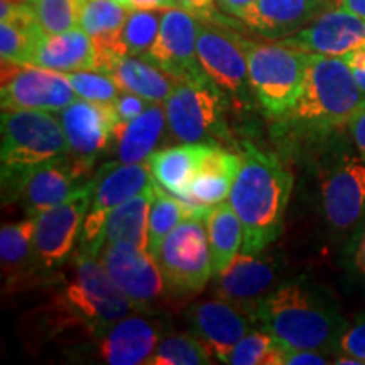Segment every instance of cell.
<instances>
[{"instance_id":"cell-1","label":"cell","mask_w":365,"mask_h":365,"mask_svg":"<svg viewBox=\"0 0 365 365\" xmlns=\"http://www.w3.org/2000/svg\"><path fill=\"white\" fill-rule=\"evenodd\" d=\"M240 156V170L228 202L244 230L240 252L259 254L279 239L293 190V175L276 156L250 143L244 144Z\"/></svg>"},{"instance_id":"cell-2","label":"cell","mask_w":365,"mask_h":365,"mask_svg":"<svg viewBox=\"0 0 365 365\" xmlns=\"http://www.w3.org/2000/svg\"><path fill=\"white\" fill-rule=\"evenodd\" d=\"M255 319L284 345L336 355L346 327L330 296L309 281H286L259 303Z\"/></svg>"},{"instance_id":"cell-3","label":"cell","mask_w":365,"mask_h":365,"mask_svg":"<svg viewBox=\"0 0 365 365\" xmlns=\"http://www.w3.org/2000/svg\"><path fill=\"white\" fill-rule=\"evenodd\" d=\"M365 103L354 71L344 58L313 54L299 97L279 118L287 135L319 139L349 127L350 118Z\"/></svg>"},{"instance_id":"cell-4","label":"cell","mask_w":365,"mask_h":365,"mask_svg":"<svg viewBox=\"0 0 365 365\" xmlns=\"http://www.w3.org/2000/svg\"><path fill=\"white\" fill-rule=\"evenodd\" d=\"M0 175L4 202L19 200L27 176L51 159L68 154L61 120L44 110H2Z\"/></svg>"},{"instance_id":"cell-5","label":"cell","mask_w":365,"mask_h":365,"mask_svg":"<svg viewBox=\"0 0 365 365\" xmlns=\"http://www.w3.org/2000/svg\"><path fill=\"white\" fill-rule=\"evenodd\" d=\"M313 53L284 43L255 44L247 51L249 80L255 100L269 117L279 118L293 107L303 88Z\"/></svg>"},{"instance_id":"cell-6","label":"cell","mask_w":365,"mask_h":365,"mask_svg":"<svg viewBox=\"0 0 365 365\" xmlns=\"http://www.w3.org/2000/svg\"><path fill=\"white\" fill-rule=\"evenodd\" d=\"M63 303L73 318L97 336L135 312L134 304L112 281L102 261L81 252L73 255V277L63 291Z\"/></svg>"},{"instance_id":"cell-7","label":"cell","mask_w":365,"mask_h":365,"mask_svg":"<svg viewBox=\"0 0 365 365\" xmlns=\"http://www.w3.org/2000/svg\"><path fill=\"white\" fill-rule=\"evenodd\" d=\"M225 91L210 76L181 81L164 103L175 139L186 144L220 145L227 135Z\"/></svg>"},{"instance_id":"cell-8","label":"cell","mask_w":365,"mask_h":365,"mask_svg":"<svg viewBox=\"0 0 365 365\" xmlns=\"http://www.w3.org/2000/svg\"><path fill=\"white\" fill-rule=\"evenodd\" d=\"M154 259L171 294L182 298L203 291L213 272L207 227L202 218L182 220L164 239Z\"/></svg>"},{"instance_id":"cell-9","label":"cell","mask_w":365,"mask_h":365,"mask_svg":"<svg viewBox=\"0 0 365 365\" xmlns=\"http://www.w3.org/2000/svg\"><path fill=\"white\" fill-rule=\"evenodd\" d=\"M148 163L122 164L112 161L93 176L90 207L81 225L76 252L98 257L105 244V225L108 215L127 200L153 185Z\"/></svg>"},{"instance_id":"cell-10","label":"cell","mask_w":365,"mask_h":365,"mask_svg":"<svg viewBox=\"0 0 365 365\" xmlns=\"http://www.w3.org/2000/svg\"><path fill=\"white\" fill-rule=\"evenodd\" d=\"M322 212L336 234L354 232L365 218V159L341 149L322 171Z\"/></svg>"},{"instance_id":"cell-11","label":"cell","mask_w":365,"mask_h":365,"mask_svg":"<svg viewBox=\"0 0 365 365\" xmlns=\"http://www.w3.org/2000/svg\"><path fill=\"white\" fill-rule=\"evenodd\" d=\"M2 110L63 112L75 102L66 73L34 65L2 63Z\"/></svg>"},{"instance_id":"cell-12","label":"cell","mask_w":365,"mask_h":365,"mask_svg":"<svg viewBox=\"0 0 365 365\" xmlns=\"http://www.w3.org/2000/svg\"><path fill=\"white\" fill-rule=\"evenodd\" d=\"M250 41L234 31L213 24H200L196 54L203 71L225 93L239 100H249L252 88L249 80Z\"/></svg>"},{"instance_id":"cell-13","label":"cell","mask_w":365,"mask_h":365,"mask_svg":"<svg viewBox=\"0 0 365 365\" xmlns=\"http://www.w3.org/2000/svg\"><path fill=\"white\" fill-rule=\"evenodd\" d=\"M98 259L139 313H153L166 284L154 255L127 242L105 244Z\"/></svg>"},{"instance_id":"cell-14","label":"cell","mask_w":365,"mask_h":365,"mask_svg":"<svg viewBox=\"0 0 365 365\" xmlns=\"http://www.w3.org/2000/svg\"><path fill=\"white\" fill-rule=\"evenodd\" d=\"M91 190L93 178L70 200L36 215V262L44 271L65 264L73 249L78 245L81 225L90 207Z\"/></svg>"},{"instance_id":"cell-15","label":"cell","mask_w":365,"mask_h":365,"mask_svg":"<svg viewBox=\"0 0 365 365\" xmlns=\"http://www.w3.org/2000/svg\"><path fill=\"white\" fill-rule=\"evenodd\" d=\"M200 22L181 7H171L161 14L158 38L144 59L171 73L181 81L200 80L208 76L196 54Z\"/></svg>"},{"instance_id":"cell-16","label":"cell","mask_w":365,"mask_h":365,"mask_svg":"<svg viewBox=\"0 0 365 365\" xmlns=\"http://www.w3.org/2000/svg\"><path fill=\"white\" fill-rule=\"evenodd\" d=\"M186 322L190 333L207 346L212 357L225 362L232 349L247 335L257 319L235 303L217 298L190 307Z\"/></svg>"},{"instance_id":"cell-17","label":"cell","mask_w":365,"mask_h":365,"mask_svg":"<svg viewBox=\"0 0 365 365\" xmlns=\"http://www.w3.org/2000/svg\"><path fill=\"white\" fill-rule=\"evenodd\" d=\"M90 168L70 154L51 159L27 176L19 193L26 217H36L75 196L88 185Z\"/></svg>"},{"instance_id":"cell-18","label":"cell","mask_w":365,"mask_h":365,"mask_svg":"<svg viewBox=\"0 0 365 365\" xmlns=\"http://www.w3.org/2000/svg\"><path fill=\"white\" fill-rule=\"evenodd\" d=\"M281 43L307 53L345 58L365 49V19L344 7L328 9L312 24L281 39Z\"/></svg>"},{"instance_id":"cell-19","label":"cell","mask_w":365,"mask_h":365,"mask_svg":"<svg viewBox=\"0 0 365 365\" xmlns=\"http://www.w3.org/2000/svg\"><path fill=\"white\" fill-rule=\"evenodd\" d=\"M63 130L68 140V154L85 166H93L95 159L112 140L117 124L112 105L76 98L61 112Z\"/></svg>"},{"instance_id":"cell-20","label":"cell","mask_w":365,"mask_h":365,"mask_svg":"<svg viewBox=\"0 0 365 365\" xmlns=\"http://www.w3.org/2000/svg\"><path fill=\"white\" fill-rule=\"evenodd\" d=\"M213 149L212 144H181L175 148H166L158 150L148 161L149 171L154 181L163 186L168 193L181 200L190 210L191 218H202L207 220L210 205L196 202L188 193L190 182L193 180L195 173L198 171L200 164L208 156Z\"/></svg>"},{"instance_id":"cell-21","label":"cell","mask_w":365,"mask_h":365,"mask_svg":"<svg viewBox=\"0 0 365 365\" xmlns=\"http://www.w3.org/2000/svg\"><path fill=\"white\" fill-rule=\"evenodd\" d=\"M161 341V325L149 313L129 314L98 336L100 360L110 365L149 364Z\"/></svg>"},{"instance_id":"cell-22","label":"cell","mask_w":365,"mask_h":365,"mask_svg":"<svg viewBox=\"0 0 365 365\" xmlns=\"http://www.w3.org/2000/svg\"><path fill=\"white\" fill-rule=\"evenodd\" d=\"M276 264L271 257H264L262 252H240L234 262L217 276V296L247 309L255 317L259 303L276 287Z\"/></svg>"},{"instance_id":"cell-23","label":"cell","mask_w":365,"mask_h":365,"mask_svg":"<svg viewBox=\"0 0 365 365\" xmlns=\"http://www.w3.org/2000/svg\"><path fill=\"white\" fill-rule=\"evenodd\" d=\"M331 9V0H255L237 19L266 39H284Z\"/></svg>"},{"instance_id":"cell-24","label":"cell","mask_w":365,"mask_h":365,"mask_svg":"<svg viewBox=\"0 0 365 365\" xmlns=\"http://www.w3.org/2000/svg\"><path fill=\"white\" fill-rule=\"evenodd\" d=\"M95 70L108 73L122 91L139 95L150 103L166 102L181 83L180 78L164 71L154 63L144 58L129 56V54H117V56L103 59Z\"/></svg>"},{"instance_id":"cell-25","label":"cell","mask_w":365,"mask_h":365,"mask_svg":"<svg viewBox=\"0 0 365 365\" xmlns=\"http://www.w3.org/2000/svg\"><path fill=\"white\" fill-rule=\"evenodd\" d=\"M31 65L59 73L97 68V48L81 27L61 34L43 33L36 44Z\"/></svg>"},{"instance_id":"cell-26","label":"cell","mask_w":365,"mask_h":365,"mask_svg":"<svg viewBox=\"0 0 365 365\" xmlns=\"http://www.w3.org/2000/svg\"><path fill=\"white\" fill-rule=\"evenodd\" d=\"M166 120V108L150 103L130 122H117L112 132L115 143V161L122 164L145 163L161 140Z\"/></svg>"},{"instance_id":"cell-27","label":"cell","mask_w":365,"mask_h":365,"mask_svg":"<svg viewBox=\"0 0 365 365\" xmlns=\"http://www.w3.org/2000/svg\"><path fill=\"white\" fill-rule=\"evenodd\" d=\"M127 9L115 0H85L80 27L93 39L97 48V65L103 59L124 54L120 34L129 17Z\"/></svg>"},{"instance_id":"cell-28","label":"cell","mask_w":365,"mask_h":365,"mask_svg":"<svg viewBox=\"0 0 365 365\" xmlns=\"http://www.w3.org/2000/svg\"><path fill=\"white\" fill-rule=\"evenodd\" d=\"M242 156L213 145L190 182L188 193L196 202L213 205L225 202L240 170Z\"/></svg>"},{"instance_id":"cell-29","label":"cell","mask_w":365,"mask_h":365,"mask_svg":"<svg viewBox=\"0 0 365 365\" xmlns=\"http://www.w3.org/2000/svg\"><path fill=\"white\" fill-rule=\"evenodd\" d=\"M156 195V181L127 200L108 215L105 244L127 242L139 249L149 247V210ZM103 244V245H105Z\"/></svg>"},{"instance_id":"cell-30","label":"cell","mask_w":365,"mask_h":365,"mask_svg":"<svg viewBox=\"0 0 365 365\" xmlns=\"http://www.w3.org/2000/svg\"><path fill=\"white\" fill-rule=\"evenodd\" d=\"M205 227H207L210 257H212V272L213 277H217L239 255L244 244V230L230 202L213 205L205 220Z\"/></svg>"},{"instance_id":"cell-31","label":"cell","mask_w":365,"mask_h":365,"mask_svg":"<svg viewBox=\"0 0 365 365\" xmlns=\"http://www.w3.org/2000/svg\"><path fill=\"white\" fill-rule=\"evenodd\" d=\"M36 217H27L24 222L4 225L0 230V261L2 271L9 277H22L36 264L34 252Z\"/></svg>"},{"instance_id":"cell-32","label":"cell","mask_w":365,"mask_h":365,"mask_svg":"<svg viewBox=\"0 0 365 365\" xmlns=\"http://www.w3.org/2000/svg\"><path fill=\"white\" fill-rule=\"evenodd\" d=\"M186 218H191L188 207L156 182V195L149 210V252L156 254L164 239Z\"/></svg>"},{"instance_id":"cell-33","label":"cell","mask_w":365,"mask_h":365,"mask_svg":"<svg viewBox=\"0 0 365 365\" xmlns=\"http://www.w3.org/2000/svg\"><path fill=\"white\" fill-rule=\"evenodd\" d=\"M232 365H284V344L266 330L249 331L225 359Z\"/></svg>"},{"instance_id":"cell-34","label":"cell","mask_w":365,"mask_h":365,"mask_svg":"<svg viewBox=\"0 0 365 365\" xmlns=\"http://www.w3.org/2000/svg\"><path fill=\"white\" fill-rule=\"evenodd\" d=\"M212 362V354L193 333L164 336L149 365H203Z\"/></svg>"},{"instance_id":"cell-35","label":"cell","mask_w":365,"mask_h":365,"mask_svg":"<svg viewBox=\"0 0 365 365\" xmlns=\"http://www.w3.org/2000/svg\"><path fill=\"white\" fill-rule=\"evenodd\" d=\"M85 0H27L46 34H61L80 27Z\"/></svg>"},{"instance_id":"cell-36","label":"cell","mask_w":365,"mask_h":365,"mask_svg":"<svg viewBox=\"0 0 365 365\" xmlns=\"http://www.w3.org/2000/svg\"><path fill=\"white\" fill-rule=\"evenodd\" d=\"M159 27L161 16L156 11H130L120 34L124 54L144 56L156 41Z\"/></svg>"},{"instance_id":"cell-37","label":"cell","mask_w":365,"mask_h":365,"mask_svg":"<svg viewBox=\"0 0 365 365\" xmlns=\"http://www.w3.org/2000/svg\"><path fill=\"white\" fill-rule=\"evenodd\" d=\"M66 76L78 98L88 102L112 105L122 91L108 73L100 70L71 71L66 73Z\"/></svg>"},{"instance_id":"cell-38","label":"cell","mask_w":365,"mask_h":365,"mask_svg":"<svg viewBox=\"0 0 365 365\" xmlns=\"http://www.w3.org/2000/svg\"><path fill=\"white\" fill-rule=\"evenodd\" d=\"M339 359L333 364H365V312L357 313L346 323L336 345Z\"/></svg>"},{"instance_id":"cell-39","label":"cell","mask_w":365,"mask_h":365,"mask_svg":"<svg viewBox=\"0 0 365 365\" xmlns=\"http://www.w3.org/2000/svg\"><path fill=\"white\" fill-rule=\"evenodd\" d=\"M344 266L354 279L365 284V218L354 228L346 242Z\"/></svg>"},{"instance_id":"cell-40","label":"cell","mask_w":365,"mask_h":365,"mask_svg":"<svg viewBox=\"0 0 365 365\" xmlns=\"http://www.w3.org/2000/svg\"><path fill=\"white\" fill-rule=\"evenodd\" d=\"M150 105L148 100L139 97V95L130 93V91H124L118 95V98L112 103L113 112H115L117 122H130L132 118L139 117L145 108Z\"/></svg>"},{"instance_id":"cell-41","label":"cell","mask_w":365,"mask_h":365,"mask_svg":"<svg viewBox=\"0 0 365 365\" xmlns=\"http://www.w3.org/2000/svg\"><path fill=\"white\" fill-rule=\"evenodd\" d=\"M328 355L317 350L296 349V346L284 345V364L286 365H327Z\"/></svg>"},{"instance_id":"cell-42","label":"cell","mask_w":365,"mask_h":365,"mask_svg":"<svg viewBox=\"0 0 365 365\" xmlns=\"http://www.w3.org/2000/svg\"><path fill=\"white\" fill-rule=\"evenodd\" d=\"M217 0H178V7L185 9L196 19L202 21H215L217 11H215Z\"/></svg>"},{"instance_id":"cell-43","label":"cell","mask_w":365,"mask_h":365,"mask_svg":"<svg viewBox=\"0 0 365 365\" xmlns=\"http://www.w3.org/2000/svg\"><path fill=\"white\" fill-rule=\"evenodd\" d=\"M349 132L357 153L365 159V103L350 118Z\"/></svg>"},{"instance_id":"cell-44","label":"cell","mask_w":365,"mask_h":365,"mask_svg":"<svg viewBox=\"0 0 365 365\" xmlns=\"http://www.w3.org/2000/svg\"><path fill=\"white\" fill-rule=\"evenodd\" d=\"M354 71V78L357 81L359 88L365 93V49L346 54L344 58Z\"/></svg>"},{"instance_id":"cell-45","label":"cell","mask_w":365,"mask_h":365,"mask_svg":"<svg viewBox=\"0 0 365 365\" xmlns=\"http://www.w3.org/2000/svg\"><path fill=\"white\" fill-rule=\"evenodd\" d=\"M130 11H166L178 7V0H129Z\"/></svg>"},{"instance_id":"cell-46","label":"cell","mask_w":365,"mask_h":365,"mask_svg":"<svg viewBox=\"0 0 365 365\" xmlns=\"http://www.w3.org/2000/svg\"><path fill=\"white\" fill-rule=\"evenodd\" d=\"M254 2L255 0H217V6L220 7L225 14H230V16L239 17L240 14Z\"/></svg>"},{"instance_id":"cell-47","label":"cell","mask_w":365,"mask_h":365,"mask_svg":"<svg viewBox=\"0 0 365 365\" xmlns=\"http://www.w3.org/2000/svg\"><path fill=\"white\" fill-rule=\"evenodd\" d=\"M341 7L365 19V0H340Z\"/></svg>"},{"instance_id":"cell-48","label":"cell","mask_w":365,"mask_h":365,"mask_svg":"<svg viewBox=\"0 0 365 365\" xmlns=\"http://www.w3.org/2000/svg\"><path fill=\"white\" fill-rule=\"evenodd\" d=\"M115 2L122 4V6H125L127 9H130V7H129V0H115Z\"/></svg>"}]
</instances>
